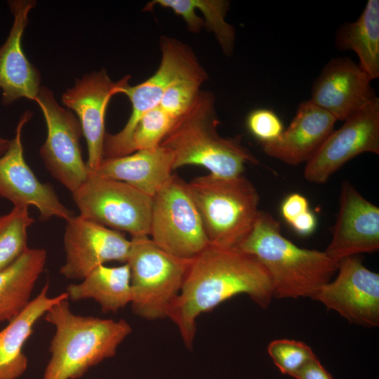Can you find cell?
<instances>
[{
    "instance_id": "cell-35",
    "label": "cell",
    "mask_w": 379,
    "mask_h": 379,
    "mask_svg": "<svg viewBox=\"0 0 379 379\" xmlns=\"http://www.w3.org/2000/svg\"><path fill=\"white\" fill-rule=\"evenodd\" d=\"M10 142L11 140L0 137V156L4 154L8 149Z\"/></svg>"
},
{
    "instance_id": "cell-11",
    "label": "cell",
    "mask_w": 379,
    "mask_h": 379,
    "mask_svg": "<svg viewBox=\"0 0 379 379\" xmlns=\"http://www.w3.org/2000/svg\"><path fill=\"white\" fill-rule=\"evenodd\" d=\"M333 131L306 163L305 178L323 184L345 164L364 152L379 154V98Z\"/></svg>"
},
{
    "instance_id": "cell-33",
    "label": "cell",
    "mask_w": 379,
    "mask_h": 379,
    "mask_svg": "<svg viewBox=\"0 0 379 379\" xmlns=\"http://www.w3.org/2000/svg\"><path fill=\"white\" fill-rule=\"evenodd\" d=\"M295 379H333L332 375L316 359L306 364L294 377Z\"/></svg>"
},
{
    "instance_id": "cell-6",
    "label": "cell",
    "mask_w": 379,
    "mask_h": 379,
    "mask_svg": "<svg viewBox=\"0 0 379 379\" xmlns=\"http://www.w3.org/2000/svg\"><path fill=\"white\" fill-rule=\"evenodd\" d=\"M192 260L164 251L149 236L131 237L126 263L133 313L147 320L167 318Z\"/></svg>"
},
{
    "instance_id": "cell-24",
    "label": "cell",
    "mask_w": 379,
    "mask_h": 379,
    "mask_svg": "<svg viewBox=\"0 0 379 379\" xmlns=\"http://www.w3.org/2000/svg\"><path fill=\"white\" fill-rule=\"evenodd\" d=\"M338 49L357 55L359 65L373 80L379 77V1L368 0L360 16L342 25L335 36Z\"/></svg>"
},
{
    "instance_id": "cell-14",
    "label": "cell",
    "mask_w": 379,
    "mask_h": 379,
    "mask_svg": "<svg viewBox=\"0 0 379 379\" xmlns=\"http://www.w3.org/2000/svg\"><path fill=\"white\" fill-rule=\"evenodd\" d=\"M31 117L29 111L22 114L8 149L0 156V197L14 206L36 208L42 220L55 217L66 221L74 215L73 211L61 202L49 184L39 180L25 159L22 131Z\"/></svg>"
},
{
    "instance_id": "cell-12",
    "label": "cell",
    "mask_w": 379,
    "mask_h": 379,
    "mask_svg": "<svg viewBox=\"0 0 379 379\" xmlns=\"http://www.w3.org/2000/svg\"><path fill=\"white\" fill-rule=\"evenodd\" d=\"M65 260L60 274L68 279H82L92 270L110 261L126 263L131 240L80 214L67 220L63 236Z\"/></svg>"
},
{
    "instance_id": "cell-1",
    "label": "cell",
    "mask_w": 379,
    "mask_h": 379,
    "mask_svg": "<svg viewBox=\"0 0 379 379\" xmlns=\"http://www.w3.org/2000/svg\"><path fill=\"white\" fill-rule=\"evenodd\" d=\"M241 293L267 308L273 298L268 272L249 253L209 244L192 260L168 318L177 326L185 346L192 349L197 318Z\"/></svg>"
},
{
    "instance_id": "cell-2",
    "label": "cell",
    "mask_w": 379,
    "mask_h": 379,
    "mask_svg": "<svg viewBox=\"0 0 379 379\" xmlns=\"http://www.w3.org/2000/svg\"><path fill=\"white\" fill-rule=\"evenodd\" d=\"M239 249L255 257L268 272L273 298H312L337 272L339 261L325 251L298 247L281 234L279 222L260 211Z\"/></svg>"
},
{
    "instance_id": "cell-10",
    "label": "cell",
    "mask_w": 379,
    "mask_h": 379,
    "mask_svg": "<svg viewBox=\"0 0 379 379\" xmlns=\"http://www.w3.org/2000/svg\"><path fill=\"white\" fill-rule=\"evenodd\" d=\"M34 101L44 114L47 128L40 156L51 175L73 194L91 172L82 157L80 123L73 113L58 103L47 87L41 86Z\"/></svg>"
},
{
    "instance_id": "cell-5",
    "label": "cell",
    "mask_w": 379,
    "mask_h": 379,
    "mask_svg": "<svg viewBox=\"0 0 379 379\" xmlns=\"http://www.w3.org/2000/svg\"><path fill=\"white\" fill-rule=\"evenodd\" d=\"M210 244L238 248L251 232L260 210L259 194L243 175L211 173L187 182Z\"/></svg>"
},
{
    "instance_id": "cell-31",
    "label": "cell",
    "mask_w": 379,
    "mask_h": 379,
    "mask_svg": "<svg viewBox=\"0 0 379 379\" xmlns=\"http://www.w3.org/2000/svg\"><path fill=\"white\" fill-rule=\"evenodd\" d=\"M156 5L171 9L175 14L182 17L190 31L197 33L205 27L203 18L196 13L194 0H154L148 3L144 11H150Z\"/></svg>"
},
{
    "instance_id": "cell-29",
    "label": "cell",
    "mask_w": 379,
    "mask_h": 379,
    "mask_svg": "<svg viewBox=\"0 0 379 379\" xmlns=\"http://www.w3.org/2000/svg\"><path fill=\"white\" fill-rule=\"evenodd\" d=\"M208 77H190L173 83L164 93L159 106L176 120L197 98L200 87Z\"/></svg>"
},
{
    "instance_id": "cell-20",
    "label": "cell",
    "mask_w": 379,
    "mask_h": 379,
    "mask_svg": "<svg viewBox=\"0 0 379 379\" xmlns=\"http://www.w3.org/2000/svg\"><path fill=\"white\" fill-rule=\"evenodd\" d=\"M173 170L172 152L159 145L122 157L103 158L91 173L125 182L153 197L170 179Z\"/></svg>"
},
{
    "instance_id": "cell-23",
    "label": "cell",
    "mask_w": 379,
    "mask_h": 379,
    "mask_svg": "<svg viewBox=\"0 0 379 379\" xmlns=\"http://www.w3.org/2000/svg\"><path fill=\"white\" fill-rule=\"evenodd\" d=\"M65 292L68 300L92 299L100 305L103 312H116L131 302L129 266L127 263L117 267L100 265L81 282L69 284Z\"/></svg>"
},
{
    "instance_id": "cell-28",
    "label": "cell",
    "mask_w": 379,
    "mask_h": 379,
    "mask_svg": "<svg viewBox=\"0 0 379 379\" xmlns=\"http://www.w3.org/2000/svg\"><path fill=\"white\" fill-rule=\"evenodd\" d=\"M204 15L205 27L214 33L223 53L230 56L234 51L235 30L225 21L230 3L225 0H194Z\"/></svg>"
},
{
    "instance_id": "cell-18",
    "label": "cell",
    "mask_w": 379,
    "mask_h": 379,
    "mask_svg": "<svg viewBox=\"0 0 379 379\" xmlns=\"http://www.w3.org/2000/svg\"><path fill=\"white\" fill-rule=\"evenodd\" d=\"M8 2L13 22L6 41L0 47V88L5 105L21 98L34 101L41 88L39 71L28 60L22 47L28 15L36 3L33 0Z\"/></svg>"
},
{
    "instance_id": "cell-7",
    "label": "cell",
    "mask_w": 379,
    "mask_h": 379,
    "mask_svg": "<svg viewBox=\"0 0 379 379\" xmlns=\"http://www.w3.org/2000/svg\"><path fill=\"white\" fill-rule=\"evenodd\" d=\"M161 59L156 72L147 80L130 86L128 75L118 90L131 101L132 112L124 127L114 134L107 133L103 158H113L132 153L131 139L142 117L159 105L166 89L175 81L190 77H208L192 48L176 39L162 36Z\"/></svg>"
},
{
    "instance_id": "cell-16",
    "label": "cell",
    "mask_w": 379,
    "mask_h": 379,
    "mask_svg": "<svg viewBox=\"0 0 379 379\" xmlns=\"http://www.w3.org/2000/svg\"><path fill=\"white\" fill-rule=\"evenodd\" d=\"M371 81L350 58H333L314 82L310 100L344 121L377 98Z\"/></svg>"
},
{
    "instance_id": "cell-21",
    "label": "cell",
    "mask_w": 379,
    "mask_h": 379,
    "mask_svg": "<svg viewBox=\"0 0 379 379\" xmlns=\"http://www.w3.org/2000/svg\"><path fill=\"white\" fill-rule=\"evenodd\" d=\"M49 286L48 280L25 308L0 331V379H18L25 373L28 359L22 347L34 325L53 305L68 299L66 292L49 296Z\"/></svg>"
},
{
    "instance_id": "cell-30",
    "label": "cell",
    "mask_w": 379,
    "mask_h": 379,
    "mask_svg": "<svg viewBox=\"0 0 379 379\" xmlns=\"http://www.w3.org/2000/svg\"><path fill=\"white\" fill-rule=\"evenodd\" d=\"M246 126L250 133L262 144L276 141L284 132L282 121L269 109L251 111L246 118Z\"/></svg>"
},
{
    "instance_id": "cell-26",
    "label": "cell",
    "mask_w": 379,
    "mask_h": 379,
    "mask_svg": "<svg viewBox=\"0 0 379 379\" xmlns=\"http://www.w3.org/2000/svg\"><path fill=\"white\" fill-rule=\"evenodd\" d=\"M176 121L159 105L145 113L133 133L132 153L159 146Z\"/></svg>"
},
{
    "instance_id": "cell-3",
    "label": "cell",
    "mask_w": 379,
    "mask_h": 379,
    "mask_svg": "<svg viewBox=\"0 0 379 379\" xmlns=\"http://www.w3.org/2000/svg\"><path fill=\"white\" fill-rule=\"evenodd\" d=\"M44 319L55 331L41 379L81 378L91 367L114 357L132 332L123 319L115 321L74 314L67 298L53 305Z\"/></svg>"
},
{
    "instance_id": "cell-25",
    "label": "cell",
    "mask_w": 379,
    "mask_h": 379,
    "mask_svg": "<svg viewBox=\"0 0 379 379\" xmlns=\"http://www.w3.org/2000/svg\"><path fill=\"white\" fill-rule=\"evenodd\" d=\"M29 208L13 206L0 215V270L15 261L29 247L27 232L34 223Z\"/></svg>"
},
{
    "instance_id": "cell-4",
    "label": "cell",
    "mask_w": 379,
    "mask_h": 379,
    "mask_svg": "<svg viewBox=\"0 0 379 379\" xmlns=\"http://www.w3.org/2000/svg\"><path fill=\"white\" fill-rule=\"evenodd\" d=\"M219 120L215 98L201 91L190 109L179 117L159 145L171 150L174 169L196 165L222 178L241 175L246 163L258 160L241 145V137L224 138L217 131Z\"/></svg>"
},
{
    "instance_id": "cell-32",
    "label": "cell",
    "mask_w": 379,
    "mask_h": 379,
    "mask_svg": "<svg viewBox=\"0 0 379 379\" xmlns=\"http://www.w3.org/2000/svg\"><path fill=\"white\" fill-rule=\"evenodd\" d=\"M308 210L310 208L307 199L298 193L287 196L281 206V215L288 224Z\"/></svg>"
},
{
    "instance_id": "cell-19",
    "label": "cell",
    "mask_w": 379,
    "mask_h": 379,
    "mask_svg": "<svg viewBox=\"0 0 379 379\" xmlns=\"http://www.w3.org/2000/svg\"><path fill=\"white\" fill-rule=\"evenodd\" d=\"M336 121L310 100L304 101L287 129L276 141L262 144V150L288 165L307 163L333 132Z\"/></svg>"
},
{
    "instance_id": "cell-27",
    "label": "cell",
    "mask_w": 379,
    "mask_h": 379,
    "mask_svg": "<svg viewBox=\"0 0 379 379\" xmlns=\"http://www.w3.org/2000/svg\"><path fill=\"white\" fill-rule=\"evenodd\" d=\"M267 352L279 371L293 378L317 358L311 347L305 343L286 338L272 340L267 346Z\"/></svg>"
},
{
    "instance_id": "cell-9",
    "label": "cell",
    "mask_w": 379,
    "mask_h": 379,
    "mask_svg": "<svg viewBox=\"0 0 379 379\" xmlns=\"http://www.w3.org/2000/svg\"><path fill=\"white\" fill-rule=\"evenodd\" d=\"M72 194L81 215L132 237L149 236L153 197L125 182L91 172Z\"/></svg>"
},
{
    "instance_id": "cell-13",
    "label": "cell",
    "mask_w": 379,
    "mask_h": 379,
    "mask_svg": "<svg viewBox=\"0 0 379 379\" xmlns=\"http://www.w3.org/2000/svg\"><path fill=\"white\" fill-rule=\"evenodd\" d=\"M338 275L312 298L351 323L372 328L379 325V274L350 256L339 261Z\"/></svg>"
},
{
    "instance_id": "cell-34",
    "label": "cell",
    "mask_w": 379,
    "mask_h": 379,
    "mask_svg": "<svg viewBox=\"0 0 379 379\" xmlns=\"http://www.w3.org/2000/svg\"><path fill=\"white\" fill-rule=\"evenodd\" d=\"M289 225L297 234L308 236L317 227V218L314 214L308 210L295 218Z\"/></svg>"
},
{
    "instance_id": "cell-22",
    "label": "cell",
    "mask_w": 379,
    "mask_h": 379,
    "mask_svg": "<svg viewBox=\"0 0 379 379\" xmlns=\"http://www.w3.org/2000/svg\"><path fill=\"white\" fill-rule=\"evenodd\" d=\"M46 260L44 249L28 248L11 265L0 270V323L8 322L29 304Z\"/></svg>"
},
{
    "instance_id": "cell-8",
    "label": "cell",
    "mask_w": 379,
    "mask_h": 379,
    "mask_svg": "<svg viewBox=\"0 0 379 379\" xmlns=\"http://www.w3.org/2000/svg\"><path fill=\"white\" fill-rule=\"evenodd\" d=\"M149 237L183 259H193L209 244L187 182L175 174L152 198Z\"/></svg>"
},
{
    "instance_id": "cell-15",
    "label": "cell",
    "mask_w": 379,
    "mask_h": 379,
    "mask_svg": "<svg viewBox=\"0 0 379 379\" xmlns=\"http://www.w3.org/2000/svg\"><path fill=\"white\" fill-rule=\"evenodd\" d=\"M127 76L114 82L102 69L77 79L62 95V102L77 115L87 149V165L95 171L103 159L105 121L108 103Z\"/></svg>"
},
{
    "instance_id": "cell-17",
    "label": "cell",
    "mask_w": 379,
    "mask_h": 379,
    "mask_svg": "<svg viewBox=\"0 0 379 379\" xmlns=\"http://www.w3.org/2000/svg\"><path fill=\"white\" fill-rule=\"evenodd\" d=\"M340 206L331 241L325 252L340 260L379 249V208L348 181L342 182Z\"/></svg>"
}]
</instances>
